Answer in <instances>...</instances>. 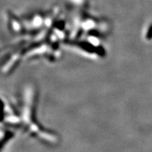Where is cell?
I'll list each match as a JSON object with an SVG mask.
<instances>
[{
    "mask_svg": "<svg viewBox=\"0 0 152 152\" xmlns=\"http://www.w3.org/2000/svg\"><path fill=\"white\" fill-rule=\"evenodd\" d=\"M9 23L11 25V29L15 33H21L23 31V23L18 21L16 18H15L14 16H12L11 15L9 17Z\"/></svg>",
    "mask_w": 152,
    "mask_h": 152,
    "instance_id": "obj_2",
    "label": "cell"
},
{
    "mask_svg": "<svg viewBox=\"0 0 152 152\" xmlns=\"http://www.w3.org/2000/svg\"><path fill=\"white\" fill-rule=\"evenodd\" d=\"M152 37V25L150 26V27L149 28V30L147 31V38L148 39H150Z\"/></svg>",
    "mask_w": 152,
    "mask_h": 152,
    "instance_id": "obj_3",
    "label": "cell"
},
{
    "mask_svg": "<svg viewBox=\"0 0 152 152\" xmlns=\"http://www.w3.org/2000/svg\"><path fill=\"white\" fill-rule=\"evenodd\" d=\"M35 90L33 87L26 88L23 95V103L22 105L21 123L25 125L26 130L31 134H35L49 143H55L57 141V137L55 134L50 132L42 130L40 127L35 122L34 113L35 107Z\"/></svg>",
    "mask_w": 152,
    "mask_h": 152,
    "instance_id": "obj_1",
    "label": "cell"
}]
</instances>
